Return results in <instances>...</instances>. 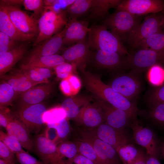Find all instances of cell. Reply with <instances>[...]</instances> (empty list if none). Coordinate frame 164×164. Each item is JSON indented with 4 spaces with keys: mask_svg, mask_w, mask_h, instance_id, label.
I'll use <instances>...</instances> for the list:
<instances>
[{
    "mask_svg": "<svg viewBox=\"0 0 164 164\" xmlns=\"http://www.w3.org/2000/svg\"><path fill=\"white\" fill-rule=\"evenodd\" d=\"M87 88L100 99L113 106L124 111L132 120L137 119L138 109L134 102L131 101L104 84L98 76L82 69Z\"/></svg>",
    "mask_w": 164,
    "mask_h": 164,
    "instance_id": "obj_1",
    "label": "cell"
},
{
    "mask_svg": "<svg viewBox=\"0 0 164 164\" xmlns=\"http://www.w3.org/2000/svg\"><path fill=\"white\" fill-rule=\"evenodd\" d=\"M87 41L90 47L96 50L118 53L121 54L129 53L121 39L115 34L108 31L105 25H96L90 28Z\"/></svg>",
    "mask_w": 164,
    "mask_h": 164,
    "instance_id": "obj_2",
    "label": "cell"
},
{
    "mask_svg": "<svg viewBox=\"0 0 164 164\" xmlns=\"http://www.w3.org/2000/svg\"><path fill=\"white\" fill-rule=\"evenodd\" d=\"M68 21L65 10L57 13L45 6L43 12L38 20L39 32L33 46L60 31Z\"/></svg>",
    "mask_w": 164,
    "mask_h": 164,
    "instance_id": "obj_3",
    "label": "cell"
},
{
    "mask_svg": "<svg viewBox=\"0 0 164 164\" xmlns=\"http://www.w3.org/2000/svg\"><path fill=\"white\" fill-rule=\"evenodd\" d=\"M76 133L77 139L93 147L102 164H123L115 149L99 139L92 130L79 128Z\"/></svg>",
    "mask_w": 164,
    "mask_h": 164,
    "instance_id": "obj_4",
    "label": "cell"
},
{
    "mask_svg": "<svg viewBox=\"0 0 164 164\" xmlns=\"http://www.w3.org/2000/svg\"><path fill=\"white\" fill-rule=\"evenodd\" d=\"M163 15L158 13L146 16L128 35L126 40L133 49L138 47L144 41L162 30Z\"/></svg>",
    "mask_w": 164,
    "mask_h": 164,
    "instance_id": "obj_5",
    "label": "cell"
},
{
    "mask_svg": "<svg viewBox=\"0 0 164 164\" xmlns=\"http://www.w3.org/2000/svg\"><path fill=\"white\" fill-rule=\"evenodd\" d=\"M126 67L133 71L140 72L155 65L164 64V51L141 49L126 57Z\"/></svg>",
    "mask_w": 164,
    "mask_h": 164,
    "instance_id": "obj_6",
    "label": "cell"
},
{
    "mask_svg": "<svg viewBox=\"0 0 164 164\" xmlns=\"http://www.w3.org/2000/svg\"><path fill=\"white\" fill-rule=\"evenodd\" d=\"M104 23L122 41L126 39L129 33L139 23L136 15L121 10L108 17Z\"/></svg>",
    "mask_w": 164,
    "mask_h": 164,
    "instance_id": "obj_7",
    "label": "cell"
},
{
    "mask_svg": "<svg viewBox=\"0 0 164 164\" xmlns=\"http://www.w3.org/2000/svg\"><path fill=\"white\" fill-rule=\"evenodd\" d=\"M130 126L135 143L145 149L147 155L159 158V141L153 132L141 125L137 120L132 121Z\"/></svg>",
    "mask_w": 164,
    "mask_h": 164,
    "instance_id": "obj_8",
    "label": "cell"
},
{
    "mask_svg": "<svg viewBox=\"0 0 164 164\" xmlns=\"http://www.w3.org/2000/svg\"><path fill=\"white\" fill-rule=\"evenodd\" d=\"M47 110L45 105L40 103L19 108L18 114L30 133L36 135L45 124L43 116Z\"/></svg>",
    "mask_w": 164,
    "mask_h": 164,
    "instance_id": "obj_9",
    "label": "cell"
},
{
    "mask_svg": "<svg viewBox=\"0 0 164 164\" xmlns=\"http://www.w3.org/2000/svg\"><path fill=\"white\" fill-rule=\"evenodd\" d=\"M3 3L11 20L20 32L34 37L37 36L39 32L38 20L19 7Z\"/></svg>",
    "mask_w": 164,
    "mask_h": 164,
    "instance_id": "obj_10",
    "label": "cell"
},
{
    "mask_svg": "<svg viewBox=\"0 0 164 164\" xmlns=\"http://www.w3.org/2000/svg\"><path fill=\"white\" fill-rule=\"evenodd\" d=\"M116 11H124L135 15L156 13L164 9L162 0H124L116 8Z\"/></svg>",
    "mask_w": 164,
    "mask_h": 164,
    "instance_id": "obj_11",
    "label": "cell"
},
{
    "mask_svg": "<svg viewBox=\"0 0 164 164\" xmlns=\"http://www.w3.org/2000/svg\"><path fill=\"white\" fill-rule=\"evenodd\" d=\"M97 101V104L103 112L104 123L119 130H124L127 126L130 125L132 120L125 111L100 99Z\"/></svg>",
    "mask_w": 164,
    "mask_h": 164,
    "instance_id": "obj_12",
    "label": "cell"
},
{
    "mask_svg": "<svg viewBox=\"0 0 164 164\" xmlns=\"http://www.w3.org/2000/svg\"><path fill=\"white\" fill-rule=\"evenodd\" d=\"M34 150L44 164H60L57 145L43 134L36 135L32 139Z\"/></svg>",
    "mask_w": 164,
    "mask_h": 164,
    "instance_id": "obj_13",
    "label": "cell"
},
{
    "mask_svg": "<svg viewBox=\"0 0 164 164\" xmlns=\"http://www.w3.org/2000/svg\"><path fill=\"white\" fill-rule=\"evenodd\" d=\"M66 27L51 37L35 46L24 61L32 58L56 54L63 45V39Z\"/></svg>",
    "mask_w": 164,
    "mask_h": 164,
    "instance_id": "obj_14",
    "label": "cell"
},
{
    "mask_svg": "<svg viewBox=\"0 0 164 164\" xmlns=\"http://www.w3.org/2000/svg\"><path fill=\"white\" fill-rule=\"evenodd\" d=\"M74 119L83 128L91 130L104 122L103 112L99 105L91 104L89 103L80 109Z\"/></svg>",
    "mask_w": 164,
    "mask_h": 164,
    "instance_id": "obj_15",
    "label": "cell"
},
{
    "mask_svg": "<svg viewBox=\"0 0 164 164\" xmlns=\"http://www.w3.org/2000/svg\"><path fill=\"white\" fill-rule=\"evenodd\" d=\"M110 86L132 102L138 95L141 89L138 79L131 74H124L117 77L113 80Z\"/></svg>",
    "mask_w": 164,
    "mask_h": 164,
    "instance_id": "obj_16",
    "label": "cell"
},
{
    "mask_svg": "<svg viewBox=\"0 0 164 164\" xmlns=\"http://www.w3.org/2000/svg\"><path fill=\"white\" fill-rule=\"evenodd\" d=\"M92 130L99 139L115 149L122 145L130 143L129 137L124 130L115 129L104 122Z\"/></svg>",
    "mask_w": 164,
    "mask_h": 164,
    "instance_id": "obj_17",
    "label": "cell"
},
{
    "mask_svg": "<svg viewBox=\"0 0 164 164\" xmlns=\"http://www.w3.org/2000/svg\"><path fill=\"white\" fill-rule=\"evenodd\" d=\"M53 87L50 83L43 84L21 94L18 101L19 108L41 103L51 93Z\"/></svg>",
    "mask_w": 164,
    "mask_h": 164,
    "instance_id": "obj_18",
    "label": "cell"
},
{
    "mask_svg": "<svg viewBox=\"0 0 164 164\" xmlns=\"http://www.w3.org/2000/svg\"><path fill=\"white\" fill-rule=\"evenodd\" d=\"M7 133L16 139L23 148L29 152L34 150V145L30 132L19 118L14 117L5 128Z\"/></svg>",
    "mask_w": 164,
    "mask_h": 164,
    "instance_id": "obj_19",
    "label": "cell"
},
{
    "mask_svg": "<svg viewBox=\"0 0 164 164\" xmlns=\"http://www.w3.org/2000/svg\"><path fill=\"white\" fill-rule=\"evenodd\" d=\"M66 27L63 39V45H65L85 41L86 36L90 30L87 21L75 19H69Z\"/></svg>",
    "mask_w": 164,
    "mask_h": 164,
    "instance_id": "obj_20",
    "label": "cell"
},
{
    "mask_svg": "<svg viewBox=\"0 0 164 164\" xmlns=\"http://www.w3.org/2000/svg\"><path fill=\"white\" fill-rule=\"evenodd\" d=\"M0 32L18 42H28L34 38L21 32L16 28L11 20L2 0L0 2Z\"/></svg>",
    "mask_w": 164,
    "mask_h": 164,
    "instance_id": "obj_21",
    "label": "cell"
},
{
    "mask_svg": "<svg viewBox=\"0 0 164 164\" xmlns=\"http://www.w3.org/2000/svg\"><path fill=\"white\" fill-rule=\"evenodd\" d=\"M90 48L87 41L78 42L66 48L62 56L65 61L84 68L90 55Z\"/></svg>",
    "mask_w": 164,
    "mask_h": 164,
    "instance_id": "obj_22",
    "label": "cell"
},
{
    "mask_svg": "<svg viewBox=\"0 0 164 164\" xmlns=\"http://www.w3.org/2000/svg\"><path fill=\"white\" fill-rule=\"evenodd\" d=\"M27 43L23 42L12 50L0 54L1 78L23 57L28 48Z\"/></svg>",
    "mask_w": 164,
    "mask_h": 164,
    "instance_id": "obj_23",
    "label": "cell"
},
{
    "mask_svg": "<svg viewBox=\"0 0 164 164\" xmlns=\"http://www.w3.org/2000/svg\"><path fill=\"white\" fill-rule=\"evenodd\" d=\"M1 78L2 81L8 83L15 92L20 94L39 84L31 80L21 69L5 74Z\"/></svg>",
    "mask_w": 164,
    "mask_h": 164,
    "instance_id": "obj_24",
    "label": "cell"
},
{
    "mask_svg": "<svg viewBox=\"0 0 164 164\" xmlns=\"http://www.w3.org/2000/svg\"><path fill=\"white\" fill-rule=\"evenodd\" d=\"M123 55L101 50H97L95 54L96 64L103 68L114 69L126 67V57Z\"/></svg>",
    "mask_w": 164,
    "mask_h": 164,
    "instance_id": "obj_25",
    "label": "cell"
},
{
    "mask_svg": "<svg viewBox=\"0 0 164 164\" xmlns=\"http://www.w3.org/2000/svg\"><path fill=\"white\" fill-rule=\"evenodd\" d=\"M62 56L55 54L42 56L24 61L20 66V69H24L33 67L54 68L65 62Z\"/></svg>",
    "mask_w": 164,
    "mask_h": 164,
    "instance_id": "obj_26",
    "label": "cell"
},
{
    "mask_svg": "<svg viewBox=\"0 0 164 164\" xmlns=\"http://www.w3.org/2000/svg\"><path fill=\"white\" fill-rule=\"evenodd\" d=\"M122 0H92L89 18L99 19L104 17L108 13L109 10L115 8L122 2Z\"/></svg>",
    "mask_w": 164,
    "mask_h": 164,
    "instance_id": "obj_27",
    "label": "cell"
},
{
    "mask_svg": "<svg viewBox=\"0 0 164 164\" xmlns=\"http://www.w3.org/2000/svg\"><path fill=\"white\" fill-rule=\"evenodd\" d=\"M89 99L85 97H69L62 103L61 107L65 111L67 118L74 119L78 115L80 109L89 103Z\"/></svg>",
    "mask_w": 164,
    "mask_h": 164,
    "instance_id": "obj_28",
    "label": "cell"
},
{
    "mask_svg": "<svg viewBox=\"0 0 164 164\" xmlns=\"http://www.w3.org/2000/svg\"><path fill=\"white\" fill-rule=\"evenodd\" d=\"M115 150L123 164H132L142 151L131 143L122 145Z\"/></svg>",
    "mask_w": 164,
    "mask_h": 164,
    "instance_id": "obj_29",
    "label": "cell"
},
{
    "mask_svg": "<svg viewBox=\"0 0 164 164\" xmlns=\"http://www.w3.org/2000/svg\"><path fill=\"white\" fill-rule=\"evenodd\" d=\"M57 152L60 164H63L75 157L78 153L76 143L63 141L57 145Z\"/></svg>",
    "mask_w": 164,
    "mask_h": 164,
    "instance_id": "obj_30",
    "label": "cell"
},
{
    "mask_svg": "<svg viewBox=\"0 0 164 164\" xmlns=\"http://www.w3.org/2000/svg\"><path fill=\"white\" fill-rule=\"evenodd\" d=\"M92 0H75L65 10L69 19L77 18L89 11L91 7Z\"/></svg>",
    "mask_w": 164,
    "mask_h": 164,
    "instance_id": "obj_31",
    "label": "cell"
},
{
    "mask_svg": "<svg viewBox=\"0 0 164 164\" xmlns=\"http://www.w3.org/2000/svg\"><path fill=\"white\" fill-rule=\"evenodd\" d=\"M19 94L8 83L2 81L0 84V109H6Z\"/></svg>",
    "mask_w": 164,
    "mask_h": 164,
    "instance_id": "obj_32",
    "label": "cell"
},
{
    "mask_svg": "<svg viewBox=\"0 0 164 164\" xmlns=\"http://www.w3.org/2000/svg\"><path fill=\"white\" fill-rule=\"evenodd\" d=\"M138 47L158 51H164V32L156 33L142 42Z\"/></svg>",
    "mask_w": 164,
    "mask_h": 164,
    "instance_id": "obj_33",
    "label": "cell"
},
{
    "mask_svg": "<svg viewBox=\"0 0 164 164\" xmlns=\"http://www.w3.org/2000/svg\"><path fill=\"white\" fill-rule=\"evenodd\" d=\"M74 142L79 154L91 161L94 164H102L93 148L90 144L78 139Z\"/></svg>",
    "mask_w": 164,
    "mask_h": 164,
    "instance_id": "obj_34",
    "label": "cell"
},
{
    "mask_svg": "<svg viewBox=\"0 0 164 164\" xmlns=\"http://www.w3.org/2000/svg\"><path fill=\"white\" fill-rule=\"evenodd\" d=\"M66 118V112L61 106L55 107L47 110L43 116V120L46 125L57 123Z\"/></svg>",
    "mask_w": 164,
    "mask_h": 164,
    "instance_id": "obj_35",
    "label": "cell"
},
{
    "mask_svg": "<svg viewBox=\"0 0 164 164\" xmlns=\"http://www.w3.org/2000/svg\"><path fill=\"white\" fill-rule=\"evenodd\" d=\"M149 116L154 122L164 127V103L157 102L150 104Z\"/></svg>",
    "mask_w": 164,
    "mask_h": 164,
    "instance_id": "obj_36",
    "label": "cell"
},
{
    "mask_svg": "<svg viewBox=\"0 0 164 164\" xmlns=\"http://www.w3.org/2000/svg\"><path fill=\"white\" fill-rule=\"evenodd\" d=\"M148 78L153 85L160 86L164 82V68L159 65H155L149 69Z\"/></svg>",
    "mask_w": 164,
    "mask_h": 164,
    "instance_id": "obj_37",
    "label": "cell"
},
{
    "mask_svg": "<svg viewBox=\"0 0 164 164\" xmlns=\"http://www.w3.org/2000/svg\"><path fill=\"white\" fill-rule=\"evenodd\" d=\"M46 125L56 129L58 137L59 142L60 143L67 138L70 131V126L66 118L57 123L47 124Z\"/></svg>",
    "mask_w": 164,
    "mask_h": 164,
    "instance_id": "obj_38",
    "label": "cell"
},
{
    "mask_svg": "<svg viewBox=\"0 0 164 164\" xmlns=\"http://www.w3.org/2000/svg\"><path fill=\"white\" fill-rule=\"evenodd\" d=\"M0 140L15 154L25 151L16 139L2 130L0 131Z\"/></svg>",
    "mask_w": 164,
    "mask_h": 164,
    "instance_id": "obj_39",
    "label": "cell"
},
{
    "mask_svg": "<svg viewBox=\"0 0 164 164\" xmlns=\"http://www.w3.org/2000/svg\"><path fill=\"white\" fill-rule=\"evenodd\" d=\"M23 5L25 9L33 11L38 17H40L44 9V5L42 0H24Z\"/></svg>",
    "mask_w": 164,
    "mask_h": 164,
    "instance_id": "obj_40",
    "label": "cell"
},
{
    "mask_svg": "<svg viewBox=\"0 0 164 164\" xmlns=\"http://www.w3.org/2000/svg\"><path fill=\"white\" fill-rule=\"evenodd\" d=\"M18 43L0 32V54L12 50L19 44Z\"/></svg>",
    "mask_w": 164,
    "mask_h": 164,
    "instance_id": "obj_41",
    "label": "cell"
},
{
    "mask_svg": "<svg viewBox=\"0 0 164 164\" xmlns=\"http://www.w3.org/2000/svg\"><path fill=\"white\" fill-rule=\"evenodd\" d=\"M76 66L74 64L65 62L54 68L57 76L60 78L64 79L70 75Z\"/></svg>",
    "mask_w": 164,
    "mask_h": 164,
    "instance_id": "obj_42",
    "label": "cell"
},
{
    "mask_svg": "<svg viewBox=\"0 0 164 164\" xmlns=\"http://www.w3.org/2000/svg\"><path fill=\"white\" fill-rule=\"evenodd\" d=\"M21 69L26 76L34 82L39 84L49 83L48 80L44 78L37 71L32 68Z\"/></svg>",
    "mask_w": 164,
    "mask_h": 164,
    "instance_id": "obj_43",
    "label": "cell"
},
{
    "mask_svg": "<svg viewBox=\"0 0 164 164\" xmlns=\"http://www.w3.org/2000/svg\"><path fill=\"white\" fill-rule=\"evenodd\" d=\"M15 155L20 164H44L43 162L38 160L25 151L16 153Z\"/></svg>",
    "mask_w": 164,
    "mask_h": 164,
    "instance_id": "obj_44",
    "label": "cell"
},
{
    "mask_svg": "<svg viewBox=\"0 0 164 164\" xmlns=\"http://www.w3.org/2000/svg\"><path fill=\"white\" fill-rule=\"evenodd\" d=\"M15 153L2 141H0V159L12 164L15 163Z\"/></svg>",
    "mask_w": 164,
    "mask_h": 164,
    "instance_id": "obj_45",
    "label": "cell"
},
{
    "mask_svg": "<svg viewBox=\"0 0 164 164\" xmlns=\"http://www.w3.org/2000/svg\"><path fill=\"white\" fill-rule=\"evenodd\" d=\"M70 91L71 95H74L79 91L81 87V83L79 79L75 75H70L65 78Z\"/></svg>",
    "mask_w": 164,
    "mask_h": 164,
    "instance_id": "obj_46",
    "label": "cell"
},
{
    "mask_svg": "<svg viewBox=\"0 0 164 164\" xmlns=\"http://www.w3.org/2000/svg\"><path fill=\"white\" fill-rule=\"evenodd\" d=\"M149 100L150 104L157 102L164 103V86L152 91L149 96Z\"/></svg>",
    "mask_w": 164,
    "mask_h": 164,
    "instance_id": "obj_47",
    "label": "cell"
},
{
    "mask_svg": "<svg viewBox=\"0 0 164 164\" xmlns=\"http://www.w3.org/2000/svg\"><path fill=\"white\" fill-rule=\"evenodd\" d=\"M75 1V0H55L53 5L49 7H46L57 13L63 11V9H67Z\"/></svg>",
    "mask_w": 164,
    "mask_h": 164,
    "instance_id": "obj_48",
    "label": "cell"
},
{
    "mask_svg": "<svg viewBox=\"0 0 164 164\" xmlns=\"http://www.w3.org/2000/svg\"><path fill=\"white\" fill-rule=\"evenodd\" d=\"M49 140L55 143H59V138L56 129L52 127L47 126L43 134Z\"/></svg>",
    "mask_w": 164,
    "mask_h": 164,
    "instance_id": "obj_49",
    "label": "cell"
},
{
    "mask_svg": "<svg viewBox=\"0 0 164 164\" xmlns=\"http://www.w3.org/2000/svg\"><path fill=\"white\" fill-rule=\"evenodd\" d=\"M63 164H94L90 160L79 153L73 159Z\"/></svg>",
    "mask_w": 164,
    "mask_h": 164,
    "instance_id": "obj_50",
    "label": "cell"
},
{
    "mask_svg": "<svg viewBox=\"0 0 164 164\" xmlns=\"http://www.w3.org/2000/svg\"><path fill=\"white\" fill-rule=\"evenodd\" d=\"M5 109H0V125L1 126L6 128L13 117L9 114Z\"/></svg>",
    "mask_w": 164,
    "mask_h": 164,
    "instance_id": "obj_51",
    "label": "cell"
},
{
    "mask_svg": "<svg viewBox=\"0 0 164 164\" xmlns=\"http://www.w3.org/2000/svg\"><path fill=\"white\" fill-rule=\"evenodd\" d=\"M30 68H32L36 70L44 78L48 80L52 76V73L50 68L44 67H33Z\"/></svg>",
    "mask_w": 164,
    "mask_h": 164,
    "instance_id": "obj_52",
    "label": "cell"
},
{
    "mask_svg": "<svg viewBox=\"0 0 164 164\" xmlns=\"http://www.w3.org/2000/svg\"><path fill=\"white\" fill-rule=\"evenodd\" d=\"M147 155L141 151L140 155L132 164H146Z\"/></svg>",
    "mask_w": 164,
    "mask_h": 164,
    "instance_id": "obj_53",
    "label": "cell"
},
{
    "mask_svg": "<svg viewBox=\"0 0 164 164\" xmlns=\"http://www.w3.org/2000/svg\"><path fill=\"white\" fill-rule=\"evenodd\" d=\"M2 1L6 5L19 7V5H23V0H3Z\"/></svg>",
    "mask_w": 164,
    "mask_h": 164,
    "instance_id": "obj_54",
    "label": "cell"
},
{
    "mask_svg": "<svg viewBox=\"0 0 164 164\" xmlns=\"http://www.w3.org/2000/svg\"><path fill=\"white\" fill-rule=\"evenodd\" d=\"M146 164H161V163L160 162L159 158L147 155Z\"/></svg>",
    "mask_w": 164,
    "mask_h": 164,
    "instance_id": "obj_55",
    "label": "cell"
},
{
    "mask_svg": "<svg viewBox=\"0 0 164 164\" xmlns=\"http://www.w3.org/2000/svg\"><path fill=\"white\" fill-rule=\"evenodd\" d=\"M159 149L160 155L164 160V141L159 142Z\"/></svg>",
    "mask_w": 164,
    "mask_h": 164,
    "instance_id": "obj_56",
    "label": "cell"
},
{
    "mask_svg": "<svg viewBox=\"0 0 164 164\" xmlns=\"http://www.w3.org/2000/svg\"><path fill=\"white\" fill-rule=\"evenodd\" d=\"M0 164H12L5 160H4L2 159H0Z\"/></svg>",
    "mask_w": 164,
    "mask_h": 164,
    "instance_id": "obj_57",
    "label": "cell"
},
{
    "mask_svg": "<svg viewBox=\"0 0 164 164\" xmlns=\"http://www.w3.org/2000/svg\"><path fill=\"white\" fill-rule=\"evenodd\" d=\"M163 28H164V15H163Z\"/></svg>",
    "mask_w": 164,
    "mask_h": 164,
    "instance_id": "obj_58",
    "label": "cell"
}]
</instances>
